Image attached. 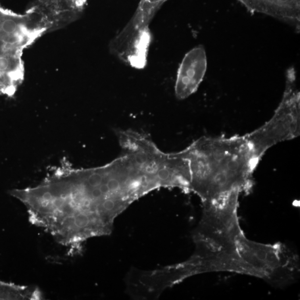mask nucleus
Masks as SVG:
<instances>
[{"mask_svg":"<svg viewBox=\"0 0 300 300\" xmlns=\"http://www.w3.org/2000/svg\"><path fill=\"white\" fill-rule=\"evenodd\" d=\"M182 151L189 161L190 191L202 203L252 191L260 160L246 135L201 137Z\"/></svg>","mask_w":300,"mask_h":300,"instance_id":"nucleus-2","label":"nucleus"},{"mask_svg":"<svg viewBox=\"0 0 300 300\" xmlns=\"http://www.w3.org/2000/svg\"><path fill=\"white\" fill-rule=\"evenodd\" d=\"M42 298L40 290L34 287L0 280V300H40Z\"/></svg>","mask_w":300,"mask_h":300,"instance_id":"nucleus-6","label":"nucleus"},{"mask_svg":"<svg viewBox=\"0 0 300 300\" xmlns=\"http://www.w3.org/2000/svg\"><path fill=\"white\" fill-rule=\"evenodd\" d=\"M300 133V95L294 68L286 73V84L281 101L272 118L261 127L246 134L260 161L274 146L294 139Z\"/></svg>","mask_w":300,"mask_h":300,"instance_id":"nucleus-3","label":"nucleus"},{"mask_svg":"<svg viewBox=\"0 0 300 300\" xmlns=\"http://www.w3.org/2000/svg\"><path fill=\"white\" fill-rule=\"evenodd\" d=\"M152 174L137 153L92 168H75L64 160L43 181L28 187L25 204L31 222L58 243L76 247L109 235L126 208L155 189Z\"/></svg>","mask_w":300,"mask_h":300,"instance_id":"nucleus-1","label":"nucleus"},{"mask_svg":"<svg viewBox=\"0 0 300 300\" xmlns=\"http://www.w3.org/2000/svg\"><path fill=\"white\" fill-rule=\"evenodd\" d=\"M252 13L268 15L291 25L299 32L300 0H238Z\"/></svg>","mask_w":300,"mask_h":300,"instance_id":"nucleus-5","label":"nucleus"},{"mask_svg":"<svg viewBox=\"0 0 300 300\" xmlns=\"http://www.w3.org/2000/svg\"><path fill=\"white\" fill-rule=\"evenodd\" d=\"M207 60L202 45L191 49L183 57L179 66L175 85V96L184 100L194 94L205 76Z\"/></svg>","mask_w":300,"mask_h":300,"instance_id":"nucleus-4","label":"nucleus"}]
</instances>
